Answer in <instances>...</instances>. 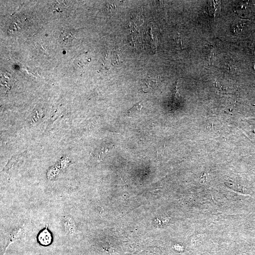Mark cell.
Wrapping results in <instances>:
<instances>
[{"label":"cell","mask_w":255,"mask_h":255,"mask_svg":"<svg viewBox=\"0 0 255 255\" xmlns=\"http://www.w3.org/2000/svg\"><path fill=\"white\" fill-rule=\"evenodd\" d=\"M156 80H155V79L153 78H150L148 79H147L145 83V85H146V86L148 87V88H154L155 87V84L156 83Z\"/></svg>","instance_id":"obj_6"},{"label":"cell","mask_w":255,"mask_h":255,"mask_svg":"<svg viewBox=\"0 0 255 255\" xmlns=\"http://www.w3.org/2000/svg\"><path fill=\"white\" fill-rule=\"evenodd\" d=\"M38 240L41 244L44 245H48L51 243L52 237L51 234L46 229L40 233L38 236Z\"/></svg>","instance_id":"obj_3"},{"label":"cell","mask_w":255,"mask_h":255,"mask_svg":"<svg viewBox=\"0 0 255 255\" xmlns=\"http://www.w3.org/2000/svg\"><path fill=\"white\" fill-rule=\"evenodd\" d=\"M26 24V21L23 17L18 18L11 23L9 28V31L13 34L23 28Z\"/></svg>","instance_id":"obj_2"},{"label":"cell","mask_w":255,"mask_h":255,"mask_svg":"<svg viewBox=\"0 0 255 255\" xmlns=\"http://www.w3.org/2000/svg\"><path fill=\"white\" fill-rule=\"evenodd\" d=\"M143 107H144V102L142 101L140 102L139 103L135 104L133 106V107L128 110V113H130V115L137 113V112L140 111L143 108Z\"/></svg>","instance_id":"obj_5"},{"label":"cell","mask_w":255,"mask_h":255,"mask_svg":"<svg viewBox=\"0 0 255 255\" xmlns=\"http://www.w3.org/2000/svg\"><path fill=\"white\" fill-rule=\"evenodd\" d=\"M75 38V33L70 30H65L61 33V42L63 45L66 46L70 45L72 44Z\"/></svg>","instance_id":"obj_1"},{"label":"cell","mask_w":255,"mask_h":255,"mask_svg":"<svg viewBox=\"0 0 255 255\" xmlns=\"http://www.w3.org/2000/svg\"><path fill=\"white\" fill-rule=\"evenodd\" d=\"M63 6L62 4H60V3H57L54 5V9L55 10L56 12H61L63 11Z\"/></svg>","instance_id":"obj_7"},{"label":"cell","mask_w":255,"mask_h":255,"mask_svg":"<svg viewBox=\"0 0 255 255\" xmlns=\"http://www.w3.org/2000/svg\"><path fill=\"white\" fill-rule=\"evenodd\" d=\"M112 146L110 144H104V145L102 146L96 150V155L97 154L98 158H101V156L104 155H105L109 151L112 149Z\"/></svg>","instance_id":"obj_4"}]
</instances>
